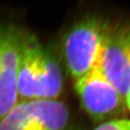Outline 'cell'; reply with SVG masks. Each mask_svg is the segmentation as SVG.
I'll return each mask as SVG.
<instances>
[{
	"label": "cell",
	"mask_w": 130,
	"mask_h": 130,
	"mask_svg": "<svg viewBox=\"0 0 130 130\" xmlns=\"http://www.w3.org/2000/svg\"><path fill=\"white\" fill-rule=\"evenodd\" d=\"M111 29L107 21L92 16L75 24L64 36L63 57L68 70L75 81L97 63Z\"/></svg>",
	"instance_id": "1"
},
{
	"label": "cell",
	"mask_w": 130,
	"mask_h": 130,
	"mask_svg": "<svg viewBox=\"0 0 130 130\" xmlns=\"http://www.w3.org/2000/svg\"><path fill=\"white\" fill-rule=\"evenodd\" d=\"M75 89L86 112L95 120H106L126 107L125 100L95 64L80 78Z\"/></svg>",
	"instance_id": "2"
},
{
	"label": "cell",
	"mask_w": 130,
	"mask_h": 130,
	"mask_svg": "<svg viewBox=\"0 0 130 130\" xmlns=\"http://www.w3.org/2000/svg\"><path fill=\"white\" fill-rule=\"evenodd\" d=\"M26 34L15 26L0 28V120L19 100L17 72Z\"/></svg>",
	"instance_id": "3"
},
{
	"label": "cell",
	"mask_w": 130,
	"mask_h": 130,
	"mask_svg": "<svg viewBox=\"0 0 130 130\" xmlns=\"http://www.w3.org/2000/svg\"><path fill=\"white\" fill-rule=\"evenodd\" d=\"M97 64L125 100L130 88V25L111 29Z\"/></svg>",
	"instance_id": "4"
},
{
	"label": "cell",
	"mask_w": 130,
	"mask_h": 130,
	"mask_svg": "<svg viewBox=\"0 0 130 130\" xmlns=\"http://www.w3.org/2000/svg\"><path fill=\"white\" fill-rule=\"evenodd\" d=\"M43 51L38 39L27 32L17 72L18 96L22 101L35 100Z\"/></svg>",
	"instance_id": "5"
},
{
	"label": "cell",
	"mask_w": 130,
	"mask_h": 130,
	"mask_svg": "<svg viewBox=\"0 0 130 130\" xmlns=\"http://www.w3.org/2000/svg\"><path fill=\"white\" fill-rule=\"evenodd\" d=\"M30 122L28 130H64L69 120L66 105L57 100H28Z\"/></svg>",
	"instance_id": "6"
},
{
	"label": "cell",
	"mask_w": 130,
	"mask_h": 130,
	"mask_svg": "<svg viewBox=\"0 0 130 130\" xmlns=\"http://www.w3.org/2000/svg\"><path fill=\"white\" fill-rule=\"evenodd\" d=\"M62 88L63 78L58 61L44 48L35 100H57Z\"/></svg>",
	"instance_id": "7"
},
{
	"label": "cell",
	"mask_w": 130,
	"mask_h": 130,
	"mask_svg": "<svg viewBox=\"0 0 130 130\" xmlns=\"http://www.w3.org/2000/svg\"><path fill=\"white\" fill-rule=\"evenodd\" d=\"M30 122L29 101L18 102L0 120V130H28Z\"/></svg>",
	"instance_id": "8"
},
{
	"label": "cell",
	"mask_w": 130,
	"mask_h": 130,
	"mask_svg": "<svg viewBox=\"0 0 130 130\" xmlns=\"http://www.w3.org/2000/svg\"><path fill=\"white\" fill-rule=\"evenodd\" d=\"M93 130H130V120L113 119L104 122Z\"/></svg>",
	"instance_id": "9"
},
{
	"label": "cell",
	"mask_w": 130,
	"mask_h": 130,
	"mask_svg": "<svg viewBox=\"0 0 130 130\" xmlns=\"http://www.w3.org/2000/svg\"><path fill=\"white\" fill-rule=\"evenodd\" d=\"M125 105H126V107L128 108L129 113H130V88H129L127 94L125 96Z\"/></svg>",
	"instance_id": "10"
}]
</instances>
